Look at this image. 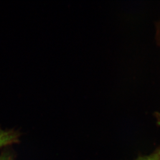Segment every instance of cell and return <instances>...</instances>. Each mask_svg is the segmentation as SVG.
<instances>
[{
    "label": "cell",
    "instance_id": "3",
    "mask_svg": "<svg viewBox=\"0 0 160 160\" xmlns=\"http://www.w3.org/2000/svg\"><path fill=\"white\" fill-rule=\"evenodd\" d=\"M0 160H12V158L10 155L6 153L2 154L1 156H0Z\"/></svg>",
    "mask_w": 160,
    "mask_h": 160
},
{
    "label": "cell",
    "instance_id": "2",
    "mask_svg": "<svg viewBox=\"0 0 160 160\" xmlns=\"http://www.w3.org/2000/svg\"><path fill=\"white\" fill-rule=\"evenodd\" d=\"M135 160H160V147L152 153L142 156Z\"/></svg>",
    "mask_w": 160,
    "mask_h": 160
},
{
    "label": "cell",
    "instance_id": "1",
    "mask_svg": "<svg viewBox=\"0 0 160 160\" xmlns=\"http://www.w3.org/2000/svg\"><path fill=\"white\" fill-rule=\"evenodd\" d=\"M17 139L15 133L0 128V149L15 142Z\"/></svg>",
    "mask_w": 160,
    "mask_h": 160
}]
</instances>
